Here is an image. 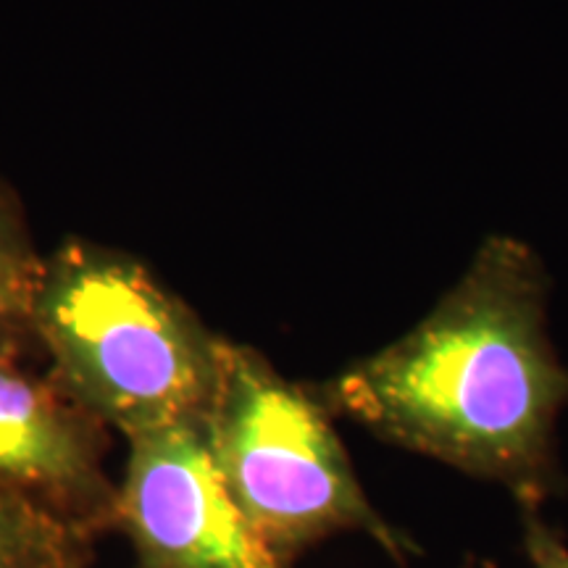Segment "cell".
<instances>
[{
	"mask_svg": "<svg viewBox=\"0 0 568 568\" xmlns=\"http://www.w3.org/2000/svg\"><path fill=\"white\" fill-rule=\"evenodd\" d=\"M548 276L529 245L493 237L429 316L314 387L332 416L471 477L529 510L558 485L568 368L545 332Z\"/></svg>",
	"mask_w": 568,
	"mask_h": 568,
	"instance_id": "obj_1",
	"label": "cell"
},
{
	"mask_svg": "<svg viewBox=\"0 0 568 568\" xmlns=\"http://www.w3.org/2000/svg\"><path fill=\"white\" fill-rule=\"evenodd\" d=\"M34 337L55 385L124 439L209 414L224 337L132 253L88 237L45 253Z\"/></svg>",
	"mask_w": 568,
	"mask_h": 568,
	"instance_id": "obj_2",
	"label": "cell"
},
{
	"mask_svg": "<svg viewBox=\"0 0 568 568\" xmlns=\"http://www.w3.org/2000/svg\"><path fill=\"white\" fill-rule=\"evenodd\" d=\"M332 414L251 345L224 337L205 439L232 500L282 566L343 531H364L395 560L408 542L376 514Z\"/></svg>",
	"mask_w": 568,
	"mask_h": 568,
	"instance_id": "obj_3",
	"label": "cell"
},
{
	"mask_svg": "<svg viewBox=\"0 0 568 568\" xmlns=\"http://www.w3.org/2000/svg\"><path fill=\"white\" fill-rule=\"evenodd\" d=\"M116 481V524L134 568H287L232 500L203 422L163 426L126 439Z\"/></svg>",
	"mask_w": 568,
	"mask_h": 568,
	"instance_id": "obj_4",
	"label": "cell"
},
{
	"mask_svg": "<svg viewBox=\"0 0 568 568\" xmlns=\"http://www.w3.org/2000/svg\"><path fill=\"white\" fill-rule=\"evenodd\" d=\"M109 435L51 376L0 358V489L98 539L116 524Z\"/></svg>",
	"mask_w": 568,
	"mask_h": 568,
	"instance_id": "obj_5",
	"label": "cell"
},
{
	"mask_svg": "<svg viewBox=\"0 0 568 568\" xmlns=\"http://www.w3.org/2000/svg\"><path fill=\"white\" fill-rule=\"evenodd\" d=\"M45 253L34 243L24 203L0 172V358L27 361L40 355L34 337V305Z\"/></svg>",
	"mask_w": 568,
	"mask_h": 568,
	"instance_id": "obj_6",
	"label": "cell"
},
{
	"mask_svg": "<svg viewBox=\"0 0 568 568\" xmlns=\"http://www.w3.org/2000/svg\"><path fill=\"white\" fill-rule=\"evenodd\" d=\"M95 537L0 489V568H90Z\"/></svg>",
	"mask_w": 568,
	"mask_h": 568,
	"instance_id": "obj_7",
	"label": "cell"
},
{
	"mask_svg": "<svg viewBox=\"0 0 568 568\" xmlns=\"http://www.w3.org/2000/svg\"><path fill=\"white\" fill-rule=\"evenodd\" d=\"M524 550H527L531 568H568V548L564 539L545 527L535 510H529L527 527H524Z\"/></svg>",
	"mask_w": 568,
	"mask_h": 568,
	"instance_id": "obj_8",
	"label": "cell"
}]
</instances>
